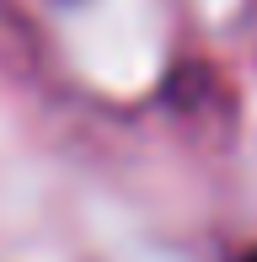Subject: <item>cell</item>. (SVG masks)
I'll return each mask as SVG.
<instances>
[{
  "label": "cell",
  "mask_w": 257,
  "mask_h": 262,
  "mask_svg": "<svg viewBox=\"0 0 257 262\" xmlns=\"http://www.w3.org/2000/svg\"><path fill=\"white\" fill-rule=\"evenodd\" d=\"M241 262H257V246H252V252H241Z\"/></svg>",
  "instance_id": "1"
}]
</instances>
